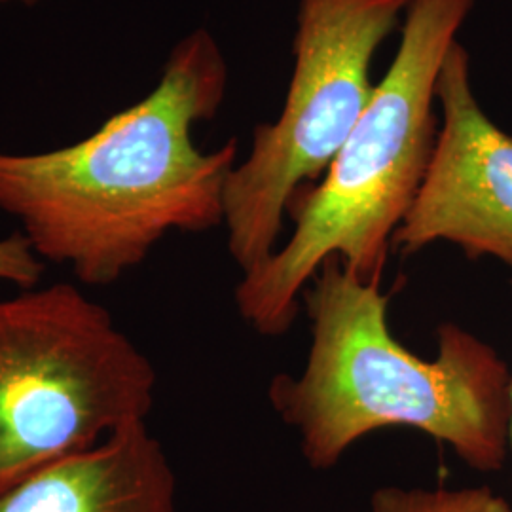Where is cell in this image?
<instances>
[{"label":"cell","mask_w":512,"mask_h":512,"mask_svg":"<svg viewBox=\"0 0 512 512\" xmlns=\"http://www.w3.org/2000/svg\"><path fill=\"white\" fill-rule=\"evenodd\" d=\"M410 0H298L293 74L275 122L256 126L249 156L230 171L222 224L241 274L277 251L304 183L323 177L376 84L372 61L401 27Z\"/></svg>","instance_id":"obj_5"},{"label":"cell","mask_w":512,"mask_h":512,"mask_svg":"<svg viewBox=\"0 0 512 512\" xmlns=\"http://www.w3.org/2000/svg\"><path fill=\"white\" fill-rule=\"evenodd\" d=\"M156 370L71 283L0 300V492L147 421Z\"/></svg>","instance_id":"obj_4"},{"label":"cell","mask_w":512,"mask_h":512,"mask_svg":"<svg viewBox=\"0 0 512 512\" xmlns=\"http://www.w3.org/2000/svg\"><path fill=\"white\" fill-rule=\"evenodd\" d=\"M511 406H512V384H511ZM511 442H512V418H511Z\"/></svg>","instance_id":"obj_11"},{"label":"cell","mask_w":512,"mask_h":512,"mask_svg":"<svg viewBox=\"0 0 512 512\" xmlns=\"http://www.w3.org/2000/svg\"><path fill=\"white\" fill-rule=\"evenodd\" d=\"M476 0H410L399 50L321 184L294 198V232L236 287L241 319L268 336L293 327L313 275L329 260L382 285L393 236L437 139V82ZM289 209V211H291Z\"/></svg>","instance_id":"obj_3"},{"label":"cell","mask_w":512,"mask_h":512,"mask_svg":"<svg viewBox=\"0 0 512 512\" xmlns=\"http://www.w3.org/2000/svg\"><path fill=\"white\" fill-rule=\"evenodd\" d=\"M437 105L435 147L393 247L414 255L448 241L471 260L492 256L512 270V135L480 107L459 42L442 63Z\"/></svg>","instance_id":"obj_6"},{"label":"cell","mask_w":512,"mask_h":512,"mask_svg":"<svg viewBox=\"0 0 512 512\" xmlns=\"http://www.w3.org/2000/svg\"><path fill=\"white\" fill-rule=\"evenodd\" d=\"M14 2H19V4H23V6H33V4H37L38 0H0V6H4V4H14Z\"/></svg>","instance_id":"obj_10"},{"label":"cell","mask_w":512,"mask_h":512,"mask_svg":"<svg viewBox=\"0 0 512 512\" xmlns=\"http://www.w3.org/2000/svg\"><path fill=\"white\" fill-rule=\"evenodd\" d=\"M177 478L162 442L135 421L0 492V512H175Z\"/></svg>","instance_id":"obj_7"},{"label":"cell","mask_w":512,"mask_h":512,"mask_svg":"<svg viewBox=\"0 0 512 512\" xmlns=\"http://www.w3.org/2000/svg\"><path fill=\"white\" fill-rule=\"evenodd\" d=\"M308 361L272 380L268 397L298 433L315 471L332 469L353 444L384 429H414L448 444L480 473L503 469L511 444L512 370L458 323H442L437 357L421 359L389 330L380 285L329 258L304 289Z\"/></svg>","instance_id":"obj_2"},{"label":"cell","mask_w":512,"mask_h":512,"mask_svg":"<svg viewBox=\"0 0 512 512\" xmlns=\"http://www.w3.org/2000/svg\"><path fill=\"white\" fill-rule=\"evenodd\" d=\"M228 63L207 29L181 38L154 90L86 139L44 152L0 150V211L44 262L105 287L169 232L222 226L238 139L203 152L194 128L219 114Z\"/></svg>","instance_id":"obj_1"},{"label":"cell","mask_w":512,"mask_h":512,"mask_svg":"<svg viewBox=\"0 0 512 512\" xmlns=\"http://www.w3.org/2000/svg\"><path fill=\"white\" fill-rule=\"evenodd\" d=\"M44 274V260L33 251L21 232L0 238V281L19 291L35 289Z\"/></svg>","instance_id":"obj_9"},{"label":"cell","mask_w":512,"mask_h":512,"mask_svg":"<svg viewBox=\"0 0 512 512\" xmlns=\"http://www.w3.org/2000/svg\"><path fill=\"white\" fill-rule=\"evenodd\" d=\"M370 512H512L511 503L488 486L403 488L384 486L370 497Z\"/></svg>","instance_id":"obj_8"}]
</instances>
